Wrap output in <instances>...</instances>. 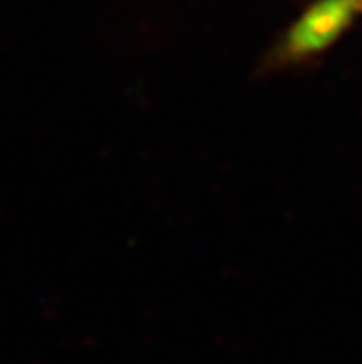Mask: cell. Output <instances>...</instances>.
<instances>
[{"mask_svg":"<svg viewBox=\"0 0 362 364\" xmlns=\"http://www.w3.org/2000/svg\"><path fill=\"white\" fill-rule=\"evenodd\" d=\"M360 3L362 0H323L294 26L290 36V53H312L323 48L327 42H332L341 28L353 18Z\"/></svg>","mask_w":362,"mask_h":364,"instance_id":"6da1fadb","label":"cell"}]
</instances>
